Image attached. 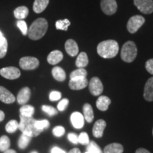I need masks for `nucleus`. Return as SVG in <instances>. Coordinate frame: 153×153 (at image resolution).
Returning a JSON list of instances; mask_svg holds the SVG:
<instances>
[{
    "mask_svg": "<svg viewBox=\"0 0 153 153\" xmlns=\"http://www.w3.org/2000/svg\"><path fill=\"white\" fill-rule=\"evenodd\" d=\"M29 10L25 6H22V7H17L14 11V15L15 18H16L18 20H24L28 16Z\"/></svg>",
    "mask_w": 153,
    "mask_h": 153,
    "instance_id": "23",
    "label": "nucleus"
},
{
    "mask_svg": "<svg viewBox=\"0 0 153 153\" xmlns=\"http://www.w3.org/2000/svg\"><path fill=\"white\" fill-rule=\"evenodd\" d=\"M118 51V44L114 40L102 41L97 45V53L103 58H113L117 55Z\"/></svg>",
    "mask_w": 153,
    "mask_h": 153,
    "instance_id": "2",
    "label": "nucleus"
},
{
    "mask_svg": "<svg viewBox=\"0 0 153 153\" xmlns=\"http://www.w3.org/2000/svg\"><path fill=\"white\" fill-rule=\"evenodd\" d=\"M87 152L89 153H103L100 147L94 141H90L87 147Z\"/></svg>",
    "mask_w": 153,
    "mask_h": 153,
    "instance_id": "32",
    "label": "nucleus"
},
{
    "mask_svg": "<svg viewBox=\"0 0 153 153\" xmlns=\"http://www.w3.org/2000/svg\"><path fill=\"white\" fill-rule=\"evenodd\" d=\"M35 125H36V128L43 132V130L48 128L50 126V122L48 120H45V119L41 120H36Z\"/></svg>",
    "mask_w": 153,
    "mask_h": 153,
    "instance_id": "34",
    "label": "nucleus"
},
{
    "mask_svg": "<svg viewBox=\"0 0 153 153\" xmlns=\"http://www.w3.org/2000/svg\"><path fill=\"white\" fill-rule=\"evenodd\" d=\"M4 153H16V152L14 150H11V149H9V150L4 151Z\"/></svg>",
    "mask_w": 153,
    "mask_h": 153,
    "instance_id": "47",
    "label": "nucleus"
},
{
    "mask_svg": "<svg viewBox=\"0 0 153 153\" xmlns=\"http://www.w3.org/2000/svg\"><path fill=\"white\" fill-rule=\"evenodd\" d=\"M136 45L133 41H127L124 43L120 52L121 59L126 62H132L137 56Z\"/></svg>",
    "mask_w": 153,
    "mask_h": 153,
    "instance_id": "4",
    "label": "nucleus"
},
{
    "mask_svg": "<svg viewBox=\"0 0 153 153\" xmlns=\"http://www.w3.org/2000/svg\"><path fill=\"white\" fill-rule=\"evenodd\" d=\"M145 18L140 15H135L129 19L127 24V29L131 33H136L139 28L144 24Z\"/></svg>",
    "mask_w": 153,
    "mask_h": 153,
    "instance_id": "5",
    "label": "nucleus"
},
{
    "mask_svg": "<svg viewBox=\"0 0 153 153\" xmlns=\"http://www.w3.org/2000/svg\"><path fill=\"white\" fill-rule=\"evenodd\" d=\"M143 97L148 101H153V76L148 79L144 88Z\"/></svg>",
    "mask_w": 153,
    "mask_h": 153,
    "instance_id": "17",
    "label": "nucleus"
},
{
    "mask_svg": "<svg viewBox=\"0 0 153 153\" xmlns=\"http://www.w3.org/2000/svg\"><path fill=\"white\" fill-rule=\"evenodd\" d=\"M63 59V54L60 51H53L48 55L47 57V60L49 64L57 65Z\"/></svg>",
    "mask_w": 153,
    "mask_h": 153,
    "instance_id": "18",
    "label": "nucleus"
},
{
    "mask_svg": "<svg viewBox=\"0 0 153 153\" xmlns=\"http://www.w3.org/2000/svg\"><path fill=\"white\" fill-rule=\"evenodd\" d=\"M19 65L23 70H35L39 66V60L34 57H24L19 60Z\"/></svg>",
    "mask_w": 153,
    "mask_h": 153,
    "instance_id": "6",
    "label": "nucleus"
},
{
    "mask_svg": "<svg viewBox=\"0 0 153 153\" xmlns=\"http://www.w3.org/2000/svg\"><path fill=\"white\" fill-rule=\"evenodd\" d=\"M145 68L147 71L151 74H153V59H150L145 63Z\"/></svg>",
    "mask_w": 153,
    "mask_h": 153,
    "instance_id": "42",
    "label": "nucleus"
},
{
    "mask_svg": "<svg viewBox=\"0 0 153 153\" xmlns=\"http://www.w3.org/2000/svg\"><path fill=\"white\" fill-rule=\"evenodd\" d=\"M65 51L68 55H70L71 57H74L78 55L79 53V48H78L77 43L75 41L72 39H68L66 41L65 45Z\"/></svg>",
    "mask_w": 153,
    "mask_h": 153,
    "instance_id": "15",
    "label": "nucleus"
},
{
    "mask_svg": "<svg viewBox=\"0 0 153 153\" xmlns=\"http://www.w3.org/2000/svg\"><path fill=\"white\" fill-rule=\"evenodd\" d=\"M88 85L87 77H77L70 79L69 82V87L72 90H81Z\"/></svg>",
    "mask_w": 153,
    "mask_h": 153,
    "instance_id": "11",
    "label": "nucleus"
},
{
    "mask_svg": "<svg viewBox=\"0 0 153 153\" xmlns=\"http://www.w3.org/2000/svg\"><path fill=\"white\" fill-rule=\"evenodd\" d=\"M42 110L50 116H53L57 114V111L55 109L53 106H48V105H43L42 106Z\"/></svg>",
    "mask_w": 153,
    "mask_h": 153,
    "instance_id": "35",
    "label": "nucleus"
},
{
    "mask_svg": "<svg viewBox=\"0 0 153 153\" xmlns=\"http://www.w3.org/2000/svg\"><path fill=\"white\" fill-rule=\"evenodd\" d=\"M36 119L33 117H26L20 114V123H19V129L22 133L27 135L30 137H36L42 133L41 131L36 128L35 125Z\"/></svg>",
    "mask_w": 153,
    "mask_h": 153,
    "instance_id": "3",
    "label": "nucleus"
},
{
    "mask_svg": "<svg viewBox=\"0 0 153 153\" xmlns=\"http://www.w3.org/2000/svg\"><path fill=\"white\" fill-rule=\"evenodd\" d=\"M87 72L85 68H78L70 74V79L77 77H87Z\"/></svg>",
    "mask_w": 153,
    "mask_h": 153,
    "instance_id": "33",
    "label": "nucleus"
},
{
    "mask_svg": "<svg viewBox=\"0 0 153 153\" xmlns=\"http://www.w3.org/2000/svg\"><path fill=\"white\" fill-rule=\"evenodd\" d=\"M30 140H31V137L27 135L22 133L18 141L19 148L20 149L26 148V147L29 145Z\"/></svg>",
    "mask_w": 153,
    "mask_h": 153,
    "instance_id": "28",
    "label": "nucleus"
},
{
    "mask_svg": "<svg viewBox=\"0 0 153 153\" xmlns=\"http://www.w3.org/2000/svg\"><path fill=\"white\" fill-rule=\"evenodd\" d=\"M111 99L106 96H101L99 97L96 102V106H97L98 109L102 111H105L108 109V106L111 104Z\"/></svg>",
    "mask_w": 153,
    "mask_h": 153,
    "instance_id": "19",
    "label": "nucleus"
},
{
    "mask_svg": "<svg viewBox=\"0 0 153 153\" xmlns=\"http://www.w3.org/2000/svg\"><path fill=\"white\" fill-rule=\"evenodd\" d=\"M78 141H79V143H81L83 145H87L89 144V143L90 142L89 141V135L85 132H83V133H81L79 134V135L78 136Z\"/></svg>",
    "mask_w": 153,
    "mask_h": 153,
    "instance_id": "37",
    "label": "nucleus"
},
{
    "mask_svg": "<svg viewBox=\"0 0 153 153\" xmlns=\"http://www.w3.org/2000/svg\"><path fill=\"white\" fill-rule=\"evenodd\" d=\"M10 139L7 135H2L0 137V151L4 152L10 148Z\"/></svg>",
    "mask_w": 153,
    "mask_h": 153,
    "instance_id": "29",
    "label": "nucleus"
},
{
    "mask_svg": "<svg viewBox=\"0 0 153 153\" xmlns=\"http://www.w3.org/2000/svg\"><path fill=\"white\" fill-rule=\"evenodd\" d=\"M20 114L26 117H32L35 112V108L31 105L24 104L20 108Z\"/></svg>",
    "mask_w": 153,
    "mask_h": 153,
    "instance_id": "27",
    "label": "nucleus"
},
{
    "mask_svg": "<svg viewBox=\"0 0 153 153\" xmlns=\"http://www.w3.org/2000/svg\"><path fill=\"white\" fill-rule=\"evenodd\" d=\"M30 97V90L27 87L22 88L17 95V102L21 105H24L29 101Z\"/></svg>",
    "mask_w": 153,
    "mask_h": 153,
    "instance_id": "16",
    "label": "nucleus"
},
{
    "mask_svg": "<svg viewBox=\"0 0 153 153\" xmlns=\"http://www.w3.org/2000/svg\"><path fill=\"white\" fill-rule=\"evenodd\" d=\"M152 133H153V131H152Z\"/></svg>",
    "mask_w": 153,
    "mask_h": 153,
    "instance_id": "50",
    "label": "nucleus"
},
{
    "mask_svg": "<svg viewBox=\"0 0 153 153\" xmlns=\"http://www.w3.org/2000/svg\"><path fill=\"white\" fill-rule=\"evenodd\" d=\"M106 126V123L104 120L99 119L95 122L92 129V133L94 136L97 138L102 137L104 134V131Z\"/></svg>",
    "mask_w": 153,
    "mask_h": 153,
    "instance_id": "13",
    "label": "nucleus"
},
{
    "mask_svg": "<svg viewBox=\"0 0 153 153\" xmlns=\"http://www.w3.org/2000/svg\"><path fill=\"white\" fill-rule=\"evenodd\" d=\"M16 25H17V26H18V28L20 29L21 31H22L23 35L24 36L27 35L28 28L27 24H26V23L25 21L19 20L16 23Z\"/></svg>",
    "mask_w": 153,
    "mask_h": 153,
    "instance_id": "36",
    "label": "nucleus"
},
{
    "mask_svg": "<svg viewBox=\"0 0 153 153\" xmlns=\"http://www.w3.org/2000/svg\"><path fill=\"white\" fill-rule=\"evenodd\" d=\"M89 89L91 94L94 96H99L104 90L102 82L98 77H92L89 82Z\"/></svg>",
    "mask_w": 153,
    "mask_h": 153,
    "instance_id": "10",
    "label": "nucleus"
},
{
    "mask_svg": "<svg viewBox=\"0 0 153 153\" xmlns=\"http://www.w3.org/2000/svg\"><path fill=\"white\" fill-rule=\"evenodd\" d=\"M117 3L116 0H101V8L106 15H113L117 11Z\"/></svg>",
    "mask_w": 153,
    "mask_h": 153,
    "instance_id": "9",
    "label": "nucleus"
},
{
    "mask_svg": "<svg viewBox=\"0 0 153 153\" xmlns=\"http://www.w3.org/2000/svg\"><path fill=\"white\" fill-rule=\"evenodd\" d=\"M4 117H5V115H4V113L2 111L0 110V122L2 121V120L4 119Z\"/></svg>",
    "mask_w": 153,
    "mask_h": 153,
    "instance_id": "46",
    "label": "nucleus"
},
{
    "mask_svg": "<svg viewBox=\"0 0 153 153\" xmlns=\"http://www.w3.org/2000/svg\"><path fill=\"white\" fill-rule=\"evenodd\" d=\"M0 75L7 79H16L21 76V72L15 67H7L0 70Z\"/></svg>",
    "mask_w": 153,
    "mask_h": 153,
    "instance_id": "8",
    "label": "nucleus"
},
{
    "mask_svg": "<svg viewBox=\"0 0 153 153\" xmlns=\"http://www.w3.org/2000/svg\"><path fill=\"white\" fill-rule=\"evenodd\" d=\"M71 23L68 19H63V20H58L55 23V27L57 30H68V27L70 26Z\"/></svg>",
    "mask_w": 153,
    "mask_h": 153,
    "instance_id": "31",
    "label": "nucleus"
},
{
    "mask_svg": "<svg viewBox=\"0 0 153 153\" xmlns=\"http://www.w3.org/2000/svg\"><path fill=\"white\" fill-rule=\"evenodd\" d=\"M69 104V100L68 99H63L62 100H61L60 102L57 104V109L60 111H63L64 110H65L67 106Z\"/></svg>",
    "mask_w": 153,
    "mask_h": 153,
    "instance_id": "40",
    "label": "nucleus"
},
{
    "mask_svg": "<svg viewBox=\"0 0 153 153\" xmlns=\"http://www.w3.org/2000/svg\"><path fill=\"white\" fill-rule=\"evenodd\" d=\"M48 24L46 19L44 18H38L32 23L28 29V38L33 41H38L43 37L46 33Z\"/></svg>",
    "mask_w": 153,
    "mask_h": 153,
    "instance_id": "1",
    "label": "nucleus"
},
{
    "mask_svg": "<svg viewBox=\"0 0 153 153\" xmlns=\"http://www.w3.org/2000/svg\"><path fill=\"white\" fill-rule=\"evenodd\" d=\"M88 63H89V59L87 53L85 52L80 53L78 55L77 58L76 60L75 65L78 68H84L87 66Z\"/></svg>",
    "mask_w": 153,
    "mask_h": 153,
    "instance_id": "25",
    "label": "nucleus"
},
{
    "mask_svg": "<svg viewBox=\"0 0 153 153\" xmlns=\"http://www.w3.org/2000/svg\"><path fill=\"white\" fill-rule=\"evenodd\" d=\"M123 146L120 143H111L106 145L104 150V153H123Z\"/></svg>",
    "mask_w": 153,
    "mask_h": 153,
    "instance_id": "20",
    "label": "nucleus"
},
{
    "mask_svg": "<svg viewBox=\"0 0 153 153\" xmlns=\"http://www.w3.org/2000/svg\"><path fill=\"white\" fill-rule=\"evenodd\" d=\"M30 153H38V152H37V151H32V152Z\"/></svg>",
    "mask_w": 153,
    "mask_h": 153,
    "instance_id": "48",
    "label": "nucleus"
},
{
    "mask_svg": "<svg viewBox=\"0 0 153 153\" xmlns=\"http://www.w3.org/2000/svg\"><path fill=\"white\" fill-rule=\"evenodd\" d=\"M0 101L5 104H13L16 101V97L8 89L0 86Z\"/></svg>",
    "mask_w": 153,
    "mask_h": 153,
    "instance_id": "12",
    "label": "nucleus"
},
{
    "mask_svg": "<svg viewBox=\"0 0 153 153\" xmlns=\"http://www.w3.org/2000/svg\"><path fill=\"white\" fill-rule=\"evenodd\" d=\"M49 4V0H35L33 9L36 14H40L46 9Z\"/></svg>",
    "mask_w": 153,
    "mask_h": 153,
    "instance_id": "21",
    "label": "nucleus"
},
{
    "mask_svg": "<svg viewBox=\"0 0 153 153\" xmlns=\"http://www.w3.org/2000/svg\"><path fill=\"white\" fill-rule=\"evenodd\" d=\"M8 43L7 38L4 37L2 32L0 30V59L3 58L7 55Z\"/></svg>",
    "mask_w": 153,
    "mask_h": 153,
    "instance_id": "26",
    "label": "nucleus"
},
{
    "mask_svg": "<svg viewBox=\"0 0 153 153\" xmlns=\"http://www.w3.org/2000/svg\"><path fill=\"white\" fill-rule=\"evenodd\" d=\"M68 153H81V152H80V150L78 148H73Z\"/></svg>",
    "mask_w": 153,
    "mask_h": 153,
    "instance_id": "45",
    "label": "nucleus"
},
{
    "mask_svg": "<svg viewBox=\"0 0 153 153\" xmlns=\"http://www.w3.org/2000/svg\"><path fill=\"white\" fill-rule=\"evenodd\" d=\"M19 123L16 120H11L5 126L6 131L9 133H14L17 131V129H19Z\"/></svg>",
    "mask_w": 153,
    "mask_h": 153,
    "instance_id": "30",
    "label": "nucleus"
},
{
    "mask_svg": "<svg viewBox=\"0 0 153 153\" xmlns=\"http://www.w3.org/2000/svg\"><path fill=\"white\" fill-rule=\"evenodd\" d=\"M68 138L69 140H70L72 143H73V144H77V143H79V141H78V135H76V133H69L68 135Z\"/></svg>",
    "mask_w": 153,
    "mask_h": 153,
    "instance_id": "41",
    "label": "nucleus"
},
{
    "mask_svg": "<svg viewBox=\"0 0 153 153\" xmlns=\"http://www.w3.org/2000/svg\"><path fill=\"white\" fill-rule=\"evenodd\" d=\"M51 153H66L65 151L62 150L58 147H54L52 148V150L51 151Z\"/></svg>",
    "mask_w": 153,
    "mask_h": 153,
    "instance_id": "43",
    "label": "nucleus"
},
{
    "mask_svg": "<svg viewBox=\"0 0 153 153\" xmlns=\"http://www.w3.org/2000/svg\"><path fill=\"white\" fill-rule=\"evenodd\" d=\"M52 74L55 80L58 82H63L66 79V73L65 70L60 67H55L52 70Z\"/></svg>",
    "mask_w": 153,
    "mask_h": 153,
    "instance_id": "22",
    "label": "nucleus"
},
{
    "mask_svg": "<svg viewBox=\"0 0 153 153\" xmlns=\"http://www.w3.org/2000/svg\"><path fill=\"white\" fill-rule=\"evenodd\" d=\"M70 120L73 127L76 129H81L85 124V118L79 112L72 113L70 116Z\"/></svg>",
    "mask_w": 153,
    "mask_h": 153,
    "instance_id": "14",
    "label": "nucleus"
},
{
    "mask_svg": "<svg viewBox=\"0 0 153 153\" xmlns=\"http://www.w3.org/2000/svg\"><path fill=\"white\" fill-rule=\"evenodd\" d=\"M65 133V129L64 127L61 126H58L55 127L53 129V134L55 137H61Z\"/></svg>",
    "mask_w": 153,
    "mask_h": 153,
    "instance_id": "38",
    "label": "nucleus"
},
{
    "mask_svg": "<svg viewBox=\"0 0 153 153\" xmlns=\"http://www.w3.org/2000/svg\"><path fill=\"white\" fill-rule=\"evenodd\" d=\"M62 97V94L60 91H51L49 95V99L51 101H56L60 100Z\"/></svg>",
    "mask_w": 153,
    "mask_h": 153,
    "instance_id": "39",
    "label": "nucleus"
},
{
    "mask_svg": "<svg viewBox=\"0 0 153 153\" xmlns=\"http://www.w3.org/2000/svg\"><path fill=\"white\" fill-rule=\"evenodd\" d=\"M135 153H150L148 150L145 148H139L135 151Z\"/></svg>",
    "mask_w": 153,
    "mask_h": 153,
    "instance_id": "44",
    "label": "nucleus"
},
{
    "mask_svg": "<svg viewBox=\"0 0 153 153\" xmlns=\"http://www.w3.org/2000/svg\"><path fill=\"white\" fill-rule=\"evenodd\" d=\"M83 113L85 120H87L88 123H91L94 120V111L91 106L89 104H85L83 106Z\"/></svg>",
    "mask_w": 153,
    "mask_h": 153,
    "instance_id": "24",
    "label": "nucleus"
},
{
    "mask_svg": "<svg viewBox=\"0 0 153 153\" xmlns=\"http://www.w3.org/2000/svg\"><path fill=\"white\" fill-rule=\"evenodd\" d=\"M134 4L137 9L145 14H150L153 12L152 0H134Z\"/></svg>",
    "mask_w": 153,
    "mask_h": 153,
    "instance_id": "7",
    "label": "nucleus"
},
{
    "mask_svg": "<svg viewBox=\"0 0 153 153\" xmlns=\"http://www.w3.org/2000/svg\"><path fill=\"white\" fill-rule=\"evenodd\" d=\"M85 153H89V152H85Z\"/></svg>",
    "mask_w": 153,
    "mask_h": 153,
    "instance_id": "49",
    "label": "nucleus"
}]
</instances>
